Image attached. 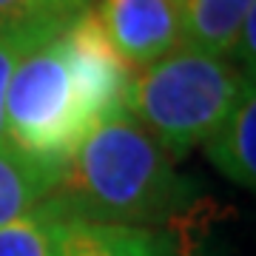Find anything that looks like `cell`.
<instances>
[{"instance_id":"8992f818","label":"cell","mask_w":256,"mask_h":256,"mask_svg":"<svg viewBox=\"0 0 256 256\" xmlns=\"http://www.w3.org/2000/svg\"><path fill=\"white\" fill-rule=\"evenodd\" d=\"M174 250L176 239L168 230L63 216L54 208L48 256H174Z\"/></svg>"},{"instance_id":"8fae6325","label":"cell","mask_w":256,"mask_h":256,"mask_svg":"<svg viewBox=\"0 0 256 256\" xmlns=\"http://www.w3.org/2000/svg\"><path fill=\"white\" fill-rule=\"evenodd\" d=\"M52 225H54V205L48 200L26 216L0 225V256H48Z\"/></svg>"},{"instance_id":"277c9868","label":"cell","mask_w":256,"mask_h":256,"mask_svg":"<svg viewBox=\"0 0 256 256\" xmlns=\"http://www.w3.org/2000/svg\"><path fill=\"white\" fill-rule=\"evenodd\" d=\"M60 37L94 126L111 114L126 111L134 68L114 52L92 6L80 12Z\"/></svg>"},{"instance_id":"9c48e42d","label":"cell","mask_w":256,"mask_h":256,"mask_svg":"<svg viewBox=\"0 0 256 256\" xmlns=\"http://www.w3.org/2000/svg\"><path fill=\"white\" fill-rule=\"evenodd\" d=\"M182 46L230 60L239 28L256 0H185L182 6Z\"/></svg>"},{"instance_id":"30bf717a","label":"cell","mask_w":256,"mask_h":256,"mask_svg":"<svg viewBox=\"0 0 256 256\" xmlns=\"http://www.w3.org/2000/svg\"><path fill=\"white\" fill-rule=\"evenodd\" d=\"M74 18L60 0H0V43L20 57L60 37Z\"/></svg>"},{"instance_id":"6da1fadb","label":"cell","mask_w":256,"mask_h":256,"mask_svg":"<svg viewBox=\"0 0 256 256\" xmlns=\"http://www.w3.org/2000/svg\"><path fill=\"white\" fill-rule=\"evenodd\" d=\"M200 191L176 174L165 154L128 111L100 120L63 162L48 202L63 216L117 225H165L182 220Z\"/></svg>"},{"instance_id":"5b68a950","label":"cell","mask_w":256,"mask_h":256,"mask_svg":"<svg viewBox=\"0 0 256 256\" xmlns=\"http://www.w3.org/2000/svg\"><path fill=\"white\" fill-rule=\"evenodd\" d=\"M102 32L134 72L182 46V9L176 0H97Z\"/></svg>"},{"instance_id":"5bb4252c","label":"cell","mask_w":256,"mask_h":256,"mask_svg":"<svg viewBox=\"0 0 256 256\" xmlns=\"http://www.w3.org/2000/svg\"><path fill=\"white\" fill-rule=\"evenodd\" d=\"M174 256H210V254H205V250H188V254H185V250H180V248H176Z\"/></svg>"},{"instance_id":"7c38bea8","label":"cell","mask_w":256,"mask_h":256,"mask_svg":"<svg viewBox=\"0 0 256 256\" xmlns=\"http://www.w3.org/2000/svg\"><path fill=\"white\" fill-rule=\"evenodd\" d=\"M14 63H18V52L0 43V142H6V88Z\"/></svg>"},{"instance_id":"3957f363","label":"cell","mask_w":256,"mask_h":256,"mask_svg":"<svg viewBox=\"0 0 256 256\" xmlns=\"http://www.w3.org/2000/svg\"><path fill=\"white\" fill-rule=\"evenodd\" d=\"M92 128L63 37L18 57L6 88V142L43 162L63 165Z\"/></svg>"},{"instance_id":"9a60e30c","label":"cell","mask_w":256,"mask_h":256,"mask_svg":"<svg viewBox=\"0 0 256 256\" xmlns=\"http://www.w3.org/2000/svg\"><path fill=\"white\" fill-rule=\"evenodd\" d=\"M176 3H180V6H182V3H185V0H176Z\"/></svg>"},{"instance_id":"4fadbf2b","label":"cell","mask_w":256,"mask_h":256,"mask_svg":"<svg viewBox=\"0 0 256 256\" xmlns=\"http://www.w3.org/2000/svg\"><path fill=\"white\" fill-rule=\"evenodd\" d=\"M60 3H63L66 9L72 12V14H80V12H86L88 6H94L97 0H60Z\"/></svg>"},{"instance_id":"52a82bcc","label":"cell","mask_w":256,"mask_h":256,"mask_svg":"<svg viewBox=\"0 0 256 256\" xmlns=\"http://www.w3.org/2000/svg\"><path fill=\"white\" fill-rule=\"evenodd\" d=\"M210 165L236 188H256V92L254 86L242 94L228 120L205 142Z\"/></svg>"},{"instance_id":"ba28073f","label":"cell","mask_w":256,"mask_h":256,"mask_svg":"<svg viewBox=\"0 0 256 256\" xmlns=\"http://www.w3.org/2000/svg\"><path fill=\"white\" fill-rule=\"evenodd\" d=\"M63 165L43 162L37 156L0 142V225L32 214L54 194Z\"/></svg>"},{"instance_id":"7a4b0ae2","label":"cell","mask_w":256,"mask_h":256,"mask_svg":"<svg viewBox=\"0 0 256 256\" xmlns=\"http://www.w3.org/2000/svg\"><path fill=\"white\" fill-rule=\"evenodd\" d=\"M250 86L254 80L225 57L176 46L134 72L126 111L165 148V154L180 156L202 146Z\"/></svg>"}]
</instances>
